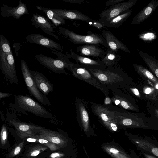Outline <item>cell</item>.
I'll use <instances>...</instances> for the list:
<instances>
[{
    "label": "cell",
    "instance_id": "cell-1",
    "mask_svg": "<svg viewBox=\"0 0 158 158\" xmlns=\"http://www.w3.org/2000/svg\"><path fill=\"white\" fill-rule=\"evenodd\" d=\"M14 103L9 106L12 110L28 115L26 112L32 113L38 117L51 119L52 114L39 103L28 95H17L14 97Z\"/></svg>",
    "mask_w": 158,
    "mask_h": 158
},
{
    "label": "cell",
    "instance_id": "cell-2",
    "mask_svg": "<svg viewBox=\"0 0 158 158\" xmlns=\"http://www.w3.org/2000/svg\"><path fill=\"white\" fill-rule=\"evenodd\" d=\"M87 69L102 85L108 89H118L123 85V73L116 66L104 69Z\"/></svg>",
    "mask_w": 158,
    "mask_h": 158
},
{
    "label": "cell",
    "instance_id": "cell-3",
    "mask_svg": "<svg viewBox=\"0 0 158 158\" xmlns=\"http://www.w3.org/2000/svg\"><path fill=\"white\" fill-rule=\"evenodd\" d=\"M52 50L53 53L58 56V58L54 59L40 54L35 56V58L40 64L54 73L67 75L65 69H67L74 64L69 59L71 58L70 55L64 54L54 49Z\"/></svg>",
    "mask_w": 158,
    "mask_h": 158
},
{
    "label": "cell",
    "instance_id": "cell-4",
    "mask_svg": "<svg viewBox=\"0 0 158 158\" xmlns=\"http://www.w3.org/2000/svg\"><path fill=\"white\" fill-rule=\"evenodd\" d=\"M58 28L60 34L75 44H94L107 47L105 40L101 35L87 31L86 35H81L61 26H58Z\"/></svg>",
    "mask_w": 158,
    "mask_h": 158
},
{
    "label": "cell",
    "instance_id": "cell-5",
    "mask_svg": "<svg viewBox=\"0 0 158 158\" xmlns=\"http://www.w3.org/2000/svg\"><path fill=\"white\" fill-rule=\"evenodd\" d=\"M6 122L13 127L16 134L21 139L26 137H34L39 133L43 127L27 123L19 120L15 112H8L6 114Z\"/></svg>",
    "mask_w": 158,
    "mask_h": 158
},
{
    "label": "cell",
    "instance_id": "cell-6",
    "mask_svg": "<svg viewBox=\"0 0 158 158\" xmlns=\"http://www.w3.org/2000/svg\"><path fill=\"white\" fill-rule=\"evenodd\" d=\"M21 69L24 81L31 95L34 97L42 104L51 106L52 104L47 96L42 94L37 88L31 73L30 70L23 59L21 60Z\"/></svg>",
    "mask_w": 158,
    "mask_h": 158
},
{
    "label": "cell",
    "instance_id": "cell-7",
    "mask_svg": "<svg viewBox=\"0 0 158 158\" xmlns=\"http://www.w3.org/2000/svg\"><path fill=\"white\" fill-rule=\"evenodd\" d=\"M67 69L74 76L94 86L102 92L106 97H108L109 89L102 85L87 69L74 63Z\"/></svg>",
    "mask_w": 158,
    "mask_h": 158
},
{
    "label": "cell",
    "instance_id": "cell-8",
    "mask_svg": "<svg viewBox=\"0 0 158 158\" xmlns=\"http://www.w3.org/2000/svg\"><path fill=\"white\" fill-rule=\"evenodd\" d=\"M0 69L6 81L12 84L18 85L15 62L12 53L0 54Z\"/></svg>",
    "mask_w": 158,
    "mask_h": 158
},
{
    "label": "cell",
    "instance_id": "cell-9",
    "mask_svg": "<svg viewBox=\"0 0 158 158\" xmlns=\"http://www.w3.org/2000/svg\"><path fill=\"white\" fill-rule=\"evenodd\" d=\"M137 0H129L110 6L99 14V21L102 23L132 9Z\"/></svg>",
    "mask_w": 158,
    "mask_h": 158
},
{
    "label": "cell",
    "instance_id": "cell-10",
    "mask_svg": "<svg viewBox=\"0 0 158 158\" xmlns=\"http://www.w3.org/2000/svg\"><path fill=\"white\" fill-rule=\"evenodd\" d=\"M31 23L35 28H39L47 34L58 39L59 36L56 35L54 29L56 27L49 19L37 13L33 14L31 19Z\"/></svg>",
    "mask_w": 158,
    "mask_h": 158
},
{
    "label": "cell",
    "instance_id": "cell-11",
    "mask_svg": "<svg viewBox=\"0 0 158 158\" xmlns=\"http://www.w3.org/2000/svg\"><path fill=\"white\" fill-rule=\"evenodd\" d=\"M71 58L77 63L87 69H104L106 67L100 59H94L89 57L81 56L70 50Z\"/></svg>",
    "mask_w": 158,
    "mask_h": 158
},
{
    "label": "cell",
    "instance_id": "cell-12",
    "mask_svg": "<svg viewBox=\"0 0 158 158\" xmlns=\"http://www.w3.org/2000/svg\"><path fill=\"white\" fill-rule=\"evenodd\" d=\"M25 38L27 42L37 44L49 49L57 50L61 52H63L62 47L60 44L40 34H28Z\"/></svg>",
    "mask_w": 158,
    "mask_h": 158
},
{
    "label": "cell",
    "instance_id": "cell-13",
    "mask_svg": "<svg viewBox=\"0 0 158 158\" xmlns=\"http://www.w3.org/2000/svg\"><path fill=\"white\" fill-rule=\"evenodd\" d=\"M29 13L26 4L23 3L21 0L19 2L18 5L16 7L9 6L3 4L1 8V14L4 18H8L12 16L19 19L22 16Z\"/></svg>",
    "mask_w": 158,
    "mask_h": 158
},
{
    "label": "cell",
    "instance_id": "cell-14",
    "mask_svg": "<svg viewBox=\"0 0 158 158\" xmlns=\"http://www.w3.org/2000/svg\"><path fill=\"white\" fill-rule=\"evenodd\" d=\"M98 44H87L78 46L77 52L80 55L101 59L105 55L106 51Z\"/></svg>",
    "mask_w": 158,
    "mask_h": 158
},
{
    "label": "cell",
    "instance_id": "cell-15",
    "mask_svg": "<svg viewBox=\"0 0 158 158\" xmlns=\"http://www.w3.org/2000/svg\"><path fill=\"white\" fill-rule=\"evenodd\" d=\"M30 72L37 88L44 95L47 96L54 90L52 84L40 72L31 70Z\"/></svg>",
    "mask_w": 158,
    "mask_h": 158
},
{
    "label": "cell",
    "instance_id": "cell-16",
    "mask_svg": "<svg viewBox=\"0 0 158 158\" xmlns=\"http://www.w3.org/2000/svg\"><path fill=\"white\" fill-rule=\"evenodd\" d=\"M102 35L107 44L108 49L117 53L118 50L127 52L130 51L127 47L109 30L102 31Z\"/></svg>",
    "mask_w": 158,
    "mask_h": 158
},
{
    "label": "cell",
    "instance_id": "cell-17",
    "mask_svg": "<svg viewBox=\"0 0 158 158\" xmlns=\"http://www.w3.org/2000/svg\"><path fill=\"white\" fill-rule=\"evenodd\" d=\"M158 7V0H152L133 19L131 24H139L149 17Z\"/></svg>",
    "mask_w": 158,
    "mask_h": 158
},
{
    "label": "cell",
    "instance_id": "cell-18",
    "mask_svg": "<svg viewBox=\"0 0 158 158\" xmlns=\"http://www.w3.org/2000/svg\"><path fill=\"white\" fill-rule=\"evenodd\" d=\"M64 19L73 20H80L87 23L92 19L85 14L74 10L51 9Z\"/></svg>",
    "mask_w": 158,
    "mask_h": 158
},
{
    "label": "cell",
    "instance_id": "cell-19",
    "mask_svg": "<svg viewBox=\"0 0 158 158\" xmlns=\"http://www.w3.org/2000/svg\"><path fill=\"white\" fill-rule=\"evenodd\" d=\"M137 147L158 158V143L146 137H137L133 140Z\"/></svg>",
    "mask_w": 158,
    "mask_h": 158
},
{
    "label": "cell",
    "instance_id": "cell-20",
    "mask_svg": "<svg viewBox=\"0 0 158 158\" xmlns=\"http://www.w3.org/2000/svg\"><path fill=\"white\" fill-rule=\"evenodd\" d=\"M37 136L60 146L63 142L60 134L57 132L43 127Z\"/></svg>",
    "mask_w": 158,
    "mask_h": 158
},
{
    "label": "cell",
    "instance_id": "cell-21",
    "mask_svg": "<svg viewBox=\"0 0 158 158\" xmlns=\"http://www.w3.org/2000/svg\"><path fill=\"white\" fill-rule=\"evenodd\" d=\"M132 11V9L130 10L102 23L106 27L118 28L127 19Z\"/></svg>",
    "mask_w": 158,
    "mask_h": 158
},
{
    "label": "cell",
    "instance_id": "cell-22",
    "mask_svg": "<svg viewBox=\"0 0 158 158\" xmlns=\"http://www.w3.org/2000/svg\"><path fill=\"white\" fill-rule=\"evenodd\" d=\"M121 59V56L117 53L107 49L106 51L104 56L100 60L103 64L107 68L116 66Z\"/></svg>",
    "mask_w": 158,
    "mask_h": 158
},
{
    "label": "cell",
    "instance_id": "cell-23",
    "mask_svg": "<svg viewBox=\"0 0 158 158\" xmlns=\"http://www.w3.org/2000/svg\"><path fill=\"white\" fill-rule=\"evenodd\" d=\"M42 10L55 27L66 24L65 19L52 10L51 8L42 7Z\"/></svg>",
    "mask_w": 158,
    "mask_h": 158
},
{
    "label": "cell",
    "instance_id": "cell-24",
    "mask_svg": "<svg viewBox=\"0 0 158 158\" xmlns=\"http://www.w3.org/2000/svg\"><path fill=\"white\" fill-rule=\"evenodd\" d=\"M10 44L7 39L1 34L0 37V54L12 53Z\"/></svg>",
    "mask_w": 158,
    "mask_h": 158
},
{
    "label": "cell",
    "instance_id": "cell-25",
    "mask_svg": "<svg viewBox=\"0 0 158 158\" xmlns=\"http://www.w3.org/2000/svg\"><path fill=\"white\" fill-rule=\"evenodd\" d=\"M38 140V142L39 143L44 144L45 146H47L52 151L58 150L59 148L58 146L56 145V144L52 143L48 140L39 137L37 135L35 136Z\"/></svg>",
    "mask_w": 158,
    "mask_h": 158
},
{
    "label": "cell",
    "instance_id": "cell-26",
    "mask_svg": "<svg viewBox=\"0 0 158 158\" xmlns=\"http://www.w3.org/2000/svg\"><path fill=\"white\" fill-rule=\"evenodd\" d=\"M47 149V148L46 147L41 146H36L31 149L28 155L30 156L35 157Z\"/></svg>",
    "mask_w": 158,
    "mask_h": 158
},
{
    "label": "cell",
    "instance_id": "cell-27",
    "mask_svg": "<svg viewBox=\"0 0 158 158\" xmlns=\"http://www.w3.org/2000/svg\"><path fill=\"white\" fill-rule=\"evenodd\" d=\"M7 130L5 124H3L2 126L0 138L2 145H4L7 141Z\"/></svg>",
    "mask_w": 158,
    "mask_h": 158
},
{
    "label": "cell",
    "instance_id": "cell-28",
    "mask_svg": "<svg viewBox=\"0 0 158 158\" xmlns=\"http://www.w3.org/2000/svg\"><path fill=\"white\" fill-rule=\"evenodd\" d=\"M88 23H89V25L94 27L98 30L106 29V27L99 20H92Z\"/></svg>",
    "mask_w": 158,
    "mask_h": 158
},
{
    "label": "cell",
    "instance_id": "cell-29",
    "mask_svg": "<svg viewBox=\"0 0 158 158\" xmlns=\"http://www.w3.org/2000/svg\"><path fill=\"white\" fill-rule=\"evenodd\" d=\"M24 144V142L23 141L19 143L14 149L11 151L10 154V156L13 157L19 154Z\"/></svg>",
    "mask_w": 158,
    "mask_h": 158
},
{
    "label": "cell",
    "instance_id": "cell-30",
    "mask_svg": "<svg viewBox=\"0 0 158 158\" xmlns=\"http://www.w3.org/2000/svg\"><path fill=\"white\" fill-rule=\"evenodd\" d=\"M125 0H109L105 3V8L123 2Z\"/></svg>",
    "mask_w": 158,
    "mask_h": 158
},
{
    "label": "cell",
    "instance_id": "cell-31",
    "mask_svg": "<svg viewBox=\"0 0 158 158\" xmlns=\"http://www.w3.org/2000/svg\"><path fill=\"white\" fill-rule=\"evenodd\" d=\"M62 1L70 3L72 4H81L84 3V0H61Z\"/></svg>",
    "mask_w": 158,
    "mask_h": 158
},
{
    "label": "cell",
    "instance_id": "cell-32",
    "mask_svg": "<svg viewBox=\"0 0 158 158\" xmlns=\"http://www.w3.org/2000/svg\"><path fill=\"white\" fill-rule=\"evenodd\" d=\"M122 124L125 126H130L132 124V120L129 118L123 119L122 121Z\"/></svg>",
    "mask_w": 158,
    "mask_h": 158
},
{
    "label": "cell",
    "instance_id": "cell-33",
    "mask_svg": "<svg viewBox=\"0 0 158 158\" xmlns=\"http://www.w3.org/2000/svg\"><path fill=\"white\" fill-rule=\"evenodd\" d=\"M12 95V94L8 92H0V98H5Z\"/></svg>",
    "mask_w": 158,
    "mask_h": 158
},
{
    "label": "cell",
    "instance_id": "cell-34",
    "mask_svg": "<svg viewBox=\"0 0 158 158\" xmlns=\"http://www.w3.org/2000/svg\"><path fill=\"white\" fill-rule=\"evenodd\" d=\"M63 156L62 154L57 152L53 153L50 155L51 158H59Z\"/></svg>",
    "mask_w": 158,
    "mask_h": 158
},
{
    "label": "cell",
    "instance_id": "cell-35",
    "mask_svg": "<svg viewBox=\"0 0 158 158\" xmlns=\"http://www.w3.org/2000/svg\"><path fill=\"white\" fill-rule=\"evenodd\" d=\"M27 141L31 142H34L38 141L37 138L34 137H30L27 139Z\"/></svg>",
    "mask_w": 158,
    "mask_h": 158
},
{
    "label": "cell",
    "instance_id": "cell-36",
    "mask_svg": "<svg viewBox=\"0 0 158 158\" xmlns=\"http://www.w3.org/2000/svg\"><path fill=\"white\" fill-rule=\"evenodd\" d=\"M111 100L108 97H106L104 103L105 104L107 105L110 104L111 103Z\"/></svg>",
    "mask_w": 158,
    "mask_h": 158
},
{
    "label": "cell",
    "instance_id": "cell-37",
    "mask_svg": "<svg viewBox=\"0 0 158 158\" xmlns=\"http://www.w3.org/2000/svg\"><path fill=\"white\" fill-rule=\"evenodd\" d=\"M143 153L145 158H156L153 156L147 154L144 152H143Z\"/></svg>",
    "mask_w": 158,
    "mask_h": 158
},
{
    "label": "cell",
    "instance_id": "cell-38",
    "mask_svg": "<svg viewBox=\"0 0 158 158\" xmlns=\"http://www.w3.org/2000/svg\"><path fill=\"white\" fill-rule=\"evenodd\" d=\"M110 127L114 131H115L117 130V126L114 123H111L110 125Z\"/></svg>",
    "mask_w": 158,
    "mask_h": 158
},
{
    "label": "cell",
    "instance_id": "cell-39",
    "mask_svg": "<svg viewBox=\"0 0 158 158\" xmlns=\"http://www.w3.org/2000/svg\"><path fill=\"white\" fill-rule=\"evenodd\" d=\"M110 151L111 152L114 154H117L119 152V151L118 150L114 148H111Z\"/></svg>",
    "mask_w": 158,
    "mask_h": 158
},
{
    "label": "cell",
    "instance_id": "cell-40",
    "mask_svg": "<svg viewBox=\"0 0 158 158\" xmlns=\"http://www.w3.org/2000/svg\"><path fill=\"white\" fill-rule=\"evenodd\" d=\"M151 91V89L150 88H147L145 90V93L146 94H149Z\"/></svg>",
    "mask_w": 158,
    "mask_h": 158
},
{
    "label": "cell",
    "instance_id": "cell-41",
    "mask_svg": "<svg viewBox=\"0 0 158 158\" xmlns=\"http://www.w3.org/2000/svg\"><path fill=\"white\" fill-rule=\"evenodd\" d=\"M134 91L135 94L136 95H138L139 94V92H138V90L137 89H136V88L134 89Z\"/></svg>",
    "mask_w": 158,
    "mask_h": 158
},
{
    "label": "cell",
    "instance_id": "cell-42",
    "mask_svg": "<svg viewBox=\"0 0 158 158\" xmlns=\"http://www.w3.org/2000/svg\"><path fill=\"white\" fill-rule=\"evenodd\" d=\"M35 6L39 10H42V7L38 6Z\"/></svg>",
    "mask_w": 158,
    "mask_h": 158
},
{
    "label": "cell",
    "instance_id": "cell-43",
    "mask_svg": "<svg viewBox=\"0 0 158 158\" xmlns=\"http://www.w3.org/2000/svg\"><path fill=\"white\" fill-rule=\"evenodd\" d=\"M156 88H157V89H158V84L156 86Z\"/></svg>",
    "mask_w": 158,
    "mask_h": 158
}]
</instances>
